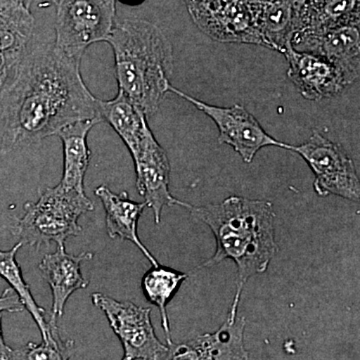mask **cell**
Here are the masks:
<instances>
[{
    "label": "cell",
    "mask_w": 360,
    "mask_h": 360,
    "mask_svg": "<svg viewBox=\"0 0 360 360\" xmlns=\"http://www.w3.org/2000/svg\"><path fill=\"white\" fill-rule=\"evenodd\" d=\"M79 59L54 45L30 49L6 97L1 150L32 146L80 120H101L99 99L85 85Z\"/></svg>",
    "instance_id": "6da1fadb"
},
{
    "label": "cell",
    "mask_w": 360,
    "mask_h": 360,
    "mask_svg": "<svg viewBox=\"0 0 360 360\" xmlns=\"http://www.w3.org/2000/svg\"><path fill=\"white\" fill-rule=\"evenodd\" d=\"M191 217L207 225L217 239V250L200 269L214 266L225 259L238 267L236 295L229 310V321L238 317L243 288L250 277L262 274L276 257V213L269 201L232 195L222 202L193 206Z\"/></svg>",
    "instance_id": "7a4b0ae2"
},
{
    "label": "cell",
    "mask_w": 360,
    "mask_h": 360,
    "mask_svg": "<svg viewBox=\"0 0 360 360\" xmlns=\"http://www.w3.org/2000/svg\"><path fill=\"white\" fill-rule=\"evenodd\" d=\"M106 41L115 53L118 92L148 117L155 115L172 84V42L155 23L136 18L115 23Z\"/></svg>",
    "instance_id": "3957f363"
},
{
    "label": "cell",
    "mask_w": 360,
    "mask_h": 360,
    "mask_svg": "<svg viewBox=\"0 0 360 360\" xmlns=\"http://www.w3.org/2000/svg\"><path fill=\"white\" fill-rule=\"evenodd\" d=\"M94 210V203L85 195L60 184L49 187L37 202H26L25 214L14 224L13 233L23 245L39 248L56 243L65 248L66 239L79 236L78 219Z\"/></svg>",
    "instance_id": "277c9868"
},
{
    "label": "cell",
    "mask_w": 360,
    "mask_h": 360,
    "mask_svg": "<svg viewBox=\"0 0 360 360\" xmlns=\"http://www.w3.org/2000/svg\"><path fill=\"white\" fill-rule=\"evenodd\" d=\"M54 46L82 60L90 45L106 41L115 25L116 0H58Z\"/></svg>",
    "instance_id": "5b68a950"
},
{
    "label": "cell",
    "mask_w": 360,
    "mask_h": 360,
    "mask_svg": "<svg viewBox=\"0 0 360 360\" xmlns=\"http://www.w3.org/2000/svg\"><path fill=\"white\" fill-rule=\"evenodd\" d=\"M298 153L314 174V188L322 198L335 195L359 202L360 181L354 160L340 143L314 130L300 146H288Z\"/></svg>",
    "instance_id": "8992f818"
},
{
    "label": "cell",
    "mask_w": 360,
    "mask_h": 360,
    "mask_svg": "<svg viewBox=\"0 0 360 360\" xmlns=\"http://www.w3.org/2000/svg\"><path fill=\"white\" fill-rule=\"evenodd\" d=\"M94 307L103 311L113 333L120 338L124 360L170 359V347L155 335L151 309L129 302L96 292L91 295Z\"/></svg>",
    "instance_id": "52a82bcc"
},
{
    "label": "cell",
    "mask_w": 360,
    "mask_h": 360,
    "mask_svg": "<svg viewBox=\"0 0 360 360\" xmlns=\"http://www.w3.org/2000/svg\"><path fill=\"white\" fill-rule=\"evenodd\" d=\"M168 92L186 99L212 118L219 129V143L231 146L246 163L252 162L262 148L276 146L288 149L290 146L267 134L257 118L241 104H233L227 108L212 105L189 96L172 84L168 87Z\"/></svg>",
    "instance_id": "ba28073f"
},
{
    "label": "cell",
    "mask_w": 360,
    "mask_h": 360,
    "mask_svg": "<svg viewBox=\"0 0 360 360\" xmlns=\"http://www.w3.org/2000/svg\"><path fill=\"white\" fill-rule=\"evenodd\" d=\"M187 7L193 22L210 39L264 47L250 4L246 0H193L187 2Z\"/></svg>",
    "instance_id": "9c48e42d"
},
{
    "label": "cell",
    "mask_w": 360,
    "mask_h": 360,
    "mask_svg": "<svg viewBox=\"0 0 360 360\" xmlns=\"http://www.w3.org/2000/svg\"><path fill=\"white\" fill-rule=\"evenodd\" d=\"M131 158L136 172L137 191L144 198L146 206L153 210L156 224H160L163 208L167 206L179 205L187 210L193 207L170 193L169 160L155 135H151Z\"/></svg>",
    "instance_id": "30bf717a"
},
{
    "label": "cell",
    "mask_w": 360,
    "mask_h": 360,
    "mask_svg": "<svg viewBox=\"0 0 360 360\" xmlns=\"http://www.w3.org/2000/svg\"><path fill=\"white\" fill-rule=\"evenodd\" d=\"M288 60V77L305 99L321 101L338 96L348 87L347 80L328 59L292 46L283 52Z\"/></svg>",
    "instance_id": "8fae6325"
},
{
    "label": "cell",
    "mask_w": 360,
    "mask_h": 360,
    "mask_svg": "<svg viewBox=\"0 0 360 360\" xmlns=\"http://www.w3.org/2000/svg\"><path fill=\"white\" fill-rule=\"evenodd\" d=\"M291 44L296 51L328 59L342 73L348 86L359 77V23L338 26L319 34L293 40Z\"/></svg>",
    "instance_id": "7c38bea8"
},
{
    "label": "cell",
    "mask_w": 360,
    "mask_h": 360,
    "mask_svg": "<svg viewBox=\"0 0 360 360\" xmlns=\"http://www.w3.org/2000/svg\"><path fill=\"white\" fill-rule=\"evenodd\" d=\"M245 317L226 321L219 330L198 335L184 343L170 345V359L231 360L250 359L245 345Z\"/></svg>",
    "instance_id": "4fadbf2b"
},
{
    "label": "cell",
    "mask_w": 360,
    "mask_h": 360,
    "mask_svg": "<svg viewBox=\"0 0 360 360\" xmlns=\"http://www.w3.org/2000/svg\"><path fill=\"white\" fill-rule=\"evenodd\" d=\"M92 257L91 252L73 255L66 252L65 248L58 246L56 252L42 258L39 269L52 292L51 321L56 322L58 317L63 316L66 302L75 291L89 286V281L82 274L80 265Z\"/></svg>",
    "instance_id": "5bb4252c"
},
{
    "label": "cell",
    "mask_w": 360,
    "mask_h": 360,
    "mask_svg": "<svg viewBox=\"0 0 360 360\" xmlns=\"http://www.w3.org/2000/svg\"><path fill=\"white\" fill-rule=\"evenodd\" d=\"M23 243H16L11 250H0V277L6 279L11 288L20 296L21 302L25 309L32 314V319L37 322L40 333H41L42 342L61 350L70 359L71 352L75 347L72 340L63 341L59 335L58 324L51 321H47L46 311L40 307L35 302L32 295L30 285L23 278L20 265L16 260V255L20 250Z\"/></svg>",
    "instance_id": "9a60e30c"
},
{
    "label": "cell",
    "mask_w": 360,
    "mask_h": 360,
    "mask_svg": "<svg viewBox=\"0 0 360 360\" xmlns=\"http://www.w3.org/2000/svg\"><path fill=\"white\" fill-rule=\"evenodd\" d=\"M94 193L103 202L105 210L106 229L110 238L130 241L151 264H160L139 236V221L146 203L130 200L127 193H113L106 186L97 187Z\"/></svg>",
    "instance_id": "2e32d148"
},
{
    "label": "cell",
    "mask_w": 360,
    "mask_h": 360,
    "mask_svg": "<svg viewBox=\"0 0 360 360\" xmlns=\"http://www.w3.org/2000/svg\"><path fill=\"white\" fill-rule=\"evenodd\" d=\"M250 4L264 47L283 54L292 46L297 23L292 0H253Z\"/></svg>",
    "instance_id": "e0dca14e"
},
{
    "label": "cell",
    "mask_w": 360,
    "mask_h": 360,
    "mask_svg": "<svg viewBox=\"0 0 360 360\" xmlns=\"http://www.w3.org/2000/svg\"><path fill=\"white\" fill-rule=\"evenodd\" d=\"M99 122L101 120H80L66 125L56 134L63 146V174L59 184L65 188L85 193L84 177L91 158L87 136Z\"/></svg>",
    "instance_id": "ac0fdd59"
},
{
    "label": "cell",
    "mask_w": 360,
    "mask_h": 360,
    "mask_svg": "<svg viewBox=\"0 0 360 360\" xmlns=\"http://www.w3.org/2000/svg\"><path fill=\"white\" fill-rule=\"evenodd\" d=\"M99 111L103 122H108L120 135L131 155L153 134L148 116L120 92L111 101L99 99Z\"/></svg>",
    "instance_id": "d6986e66"
},
{
    "label": "cell",
    "mask_w": 360,
    "mask_h": 360,
    "mask_svg": "<svg viewBox=\"0 0 360 360\" xmlns=\"http://www.w3.org/2000/svg\"><path fill=\"white\" fill-rule=\"evenodd\" d=\"M32 0H0V51L25 52L34 32Z\"/></svg>",
    "instance_id": "ffe728a7"
},
{
    "label": "cell",
    "mask_w": 360,
    "mask_h": 360,
    "mask_svg": "<svg viewBox=\"0 0 360 360\" xmlns=\"http://www.w3.org/2000/svg\"><path fill=\"white\" fill-rule=\"evenodd\" d=\"M187 277L188 276L184 272L158 264L153 265V269L148 270L141 279V290L146 300L160 309L161 326L165 330L167 345L169 347L174 345V342L170 335L167 304L179 291L181 284L186 281Z\"/></svg>",
    "instance_id": "44dd1931"
},
{
    "label": "cell",
    "mask_w": 360,
    "mask_h": 360,
    "mask_svg": "<svg viewBox=\"0 0 360 360\" xmlns=\"http://www.w3.org/2000/svg\"><path fill=\"white\" fill-rule=\"evenodd\" d=\"M28 51H0V103L18 82Z\"/></svg>",
    "instance_id": "7402d4cb"
},
{
    "label": "cell",
    "mask_w": 360,
    "mask_h": 360,
    "mask_svg": "<svg viewBox=\"0 0 360 360\" xmlns=\"http://www.w3.org/2000/svg\"><path fill=\"white\" fill-rule=\"evenodd\" d=\"M14 359L45 360V359H68V357L58 348L51 345H37L34 342H28L25 347L14 349Z\"/></svg>",
    "instance_id": "603a6c76"
},
{
    "label": "cell",
    "mask_w": 360,
    "mask_h": 360,
    "mask_svg": "<svg viewBox=\"0 0 360 360\" xmlns=\"http://www.w3.org/2000/svg\"><path fill=\"white\" fill-rule=\"evenodd\" d=\"M25 309V305L21 302L20 296L16 295L13 288H6L0 295V314L2 312H21Z\"/></svg>",
    "instance_id": "cb8c5ba5"
},
{
    "label": "cell",
    "mask_w": 360,
    "mask_h": 360,
    "mask_svg": "<svg viewBox=\"0 0 360 360\" xmlns=\"http://www.w3.org/2000/svg\"><path fill=\"white\" fill-rule=\"evenodd\" d=\"M1 321L2 315L0 314V360L14 359V349L9 347L4 341Z\"/></svg>",
    "instance_id": "d4e9b609"
},
{
    "label": "cell",
    "mask_w": 360,
    "mask_h": 360,
    "mask_svg": "<svg viewBox=\"0 0 360 360\" xmlns=\"http://www.w3.org/2000/svg\"><path fill=\"white\" fill-rule=\"evenodd\" d=\"M116 1H117V0H116ZM118 1L127 4V6H137V4H142L144 0H118Z\"/></svg>",
    "instance_id": "484cf974"
},
{
    "label": "cell",
    "mask_w": 360,
    "mask_h": 360,
    "mask_svg": "<svg viewBox=\"0 0 360 360\" xmlns=\"http://www.w3.org/2000/svg\"><path fill=\"white\" fill-rule=\"evenodd\" d=\"M51 1L52 2V4H56V2H58V0H51Z\"/></svg>",
    "instance_id": "4316f807"
}]
</instances>
